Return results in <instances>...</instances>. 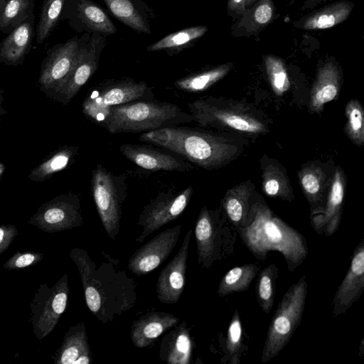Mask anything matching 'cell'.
Returning a JSON list of instances; mask_svg holds the SVG:
<instances>
[{"instance_id":"6da1fadb","label":"cell","mask_w":364,"mask_h":364,"mask_svg":"<svg viewBox=\"0 0 364 364\" xmlns=\"http://www.w3.org/2000/svg\"><path fill=\"white\" fill-rule=\"evenodd\" d=\"M69 255L79 271L86 305L101 323L112 322L134 306L136 283L124 271L112 262L97 266L79 247L71 250Z\"/></svg>"},{"instance_id":"7a4b0ae2","label":"cell","mask_w":364,"mask_h":364,"mask_svg":"<svg viewBox=\"0 0 364 364\" xmlns=\"http://www.w3.org/2000/svg\"><path fill=\"white\" fill-rule=\"evenodd\" d=\"M237 232L260 260H264L269 251L280 252L289 271L299 266L308 255L304 237L267 210H255L249 213L246 223Z\"/></svg>"},{"instance_id":"3957f363","label":"cell","mask_w":364,"mask_h":364,"mask_svg":"<svg viewBox=\"0 0 364 364\" xmlns=\"http://www.w3.org/2000/svg\"><path fill=\"white\" fill-rule=\"evenodd\" d=\"M139 139L204 168L219 165L228 154V146L218 136L185 126L177 125L144 132Z\"/></svg>"},{"instance_id":"277c9868","label":"cell","mask_w":364,"mask_h":364,"mask_svg":"<svg viewBox=\"0 0 364 364\" xmlns=\"http://www.w3.org/2000/svg\"><path fill=\"white\" fill-rule=\"evenodd\" d=\"M192 122V115L178 105L150 100L113 107L99 125L111 134H120L146 132Z\"/></svg>"},{"instance_id":"5b68a950","label":"cell","mask_w":364,"mask_h":364,"mask_svg":"<svg viewBox=\"0 0 364 364\" xmlns=\"http://www.w3.org/2000/svg\"><path fill=\"white\" fill-rule=\"evenodd\" d=\"M307 288L306 277L303 275L284 294L268 328L261 357L262 363L279 355L291 338L301 321Z\"/></svg>"},{"instance_id":"8992f818","label":"cell","mask_w":364,"mask_h":364,"mask_svg":"<svg viewBox=\"0 0 364 364\" xmlns=\"http://www.w3.org/2000/svg\"><path fill=\"white\" fill-rule=\"evenodd\" d=\"M195 238L198 263L201 269L213 265L232 254L237 231L222 218L220 211L211 210L204 205L195 224Z\"/></svg>"},{"instance_id":"52a82bcc","label":"cell","mask_w":364,"mask_h":364,"mask_svg":"<svg viewBox=\"0 0 364 364\" xmlns=\"http://www.w3.org/2000/svg\"><path fill=\"white\" fill-rule=\"evenodd\" d=\"M154 97L152 89L144 81L129 77L109 80L92 87L83 100L82 111L87 119L100 124L113 107Z\"/></svg>"},{"instance_id":"ba28073f","label":"cell","mask_w":364,"mask_h":364,"mask_svg":"<svg viewBox=\"0 0 364 364\" xmlns=\"http://www.w3.org/2000/svg\"><path fill=\"white\" fill-rule=\"evenodd\" d=\"M91 189L96 209L107 235L115 240L120 228L122 206L127 196L124 175L117 176L98 164L92 170Z\"/></svg>"},{"instance_id":"9c48e42d","label":"cell","mask_w":364,"mask_h":364,"mask_svg":"<svg viewBox=\"0 0 364 364\" xmlns=\"http://www.w3.org/2000/svg\"><path fill=\"white\" fill-rule=\"evenodd\" d=\"M70 287L68 274L63 277L51 287L41 284L36 291L30 304V322L36 337L41 341L55 328L67 305Z\"/></svg>"},{"instance_id":"30bf717a","label":"cell","mask_w":364,"mask_h":364,"mask_svg":"<svg viewBox=\"0 0 364 364\" xmlns=\"http://www.w3.org/2000/svg\"><path fill=\"white\" fill-rule=\"evenodd\" d=\"M88 33L58 43L46 51L38 78L41 90L53 97L70 73Z\"/></svg>"},{"instance_id":"8fae6325","label":"cell","mask_w":364,"mask_h":364,"mask_svg":"<svg viewBox=\"0 0 364 364\" xmlns=\"http://www.w3.org/2000/svg\"><path fill=\"white\" fill-rule=\"evenodd\" d=\"M105 46V36L97 33H88L70 73L52 98L64 105L70 102L97 70Z\"/></svg>"},{"instance_id":"7c38bea8","label":"cell","mask_w":364,"mask_h":364,"mask_svg":"<svg viewBox=\"0 0 364 364\" xmlns=\"http://www.w3.org/2000/svg\"><path fill=\"white\" fill-rule=\"evenodd\" d=\"M193 194V186H189L183 191L160 192L146 205L140 213L137 225L142 229L136 238L142 242L150 234L178 218L188 206Z\"/></svg>"},{"instance_id":"4fadbf2b","label":"cell","mask_w":364,"mask_h":364,"mask_svg":"<svg viewBox=\"0 0 364 364\" xmlns=\"http://www.w3.org/2000/svg\"><path fill=\"white\" fill-rule=\"evenodd\" d=\"M28 223L48 233L81 227L84 222L79 196L69 192L55 197L40 205Z\"/></svg>"},{"instance_id":"5bb4252c","label":"cell","mask_w":364,"mask_h":364,"mask_svg":"<svg viewBox=\"0 0 364 364\" xmlns=\"http://www.w3.org/2000/svg\"><path fill=\"white\" fill-rule=\"evenodd\" d=\"M181 228L179 224L167 228L143 245L129 259L128 269L137 276H143L158 268L173 250Z\"/></svg>"},{"instance_id":"9a60e30c","label":"cell","mask_w":364,"mask_h":364,"mask_svg":"<svg viewBox=\"0 0 364 364\" xmlns=\"http://www.w3.org/2000/svg\"><path fill=\"white\" fill-rule=\"evenodd\" d=\"M61 20L77 33L114 34L117 28L104 10L92 0H65Z\"/></svg>"},{"instance_id":"2e32d148","label":"cell","mask_w":364,"mask_h":364,"mask_svg":"<svg viewBox=\"0 0 364 364\" xmlns=\"http://www.w3.org/2000/svg\"><path fill=\"white\" fill-rule=\"evenodd\" d=\"M192 233L191 229L187 231L179 250L158 277L156 294L158 300L163 304L177 303L183 292Z\"/></svg>"},{"instance_id":"e0dca14e","label":"cell","mask_w":364,"mask_h":364,"mask_svg":"<svg viewBox=\"0 0 364 364\" xmlns=\"http://www.w3.org/2000/svg\"><path fill=\"white\" fill-rule=\"evenodd\" d=\"M188 108L193 122L203 127L224 125L248 133H259L264 130L263 124L259 121L245 116L230 114L218 107L213 99L197 100L189 103Z\"/></svg>"},{"instance_id":"ac0fdd59","label":"cell","mask_w":364,"mask_h":364,"mask_svg":"<svg viewBox=\"0 0 364 364\" xmlns=\"http://www.w3.org/2000/svg\"><path fill=\"white\" fill-rule=\"evenodd\" d=\"M119 151L128 160L144 169L186 172L193 168L191 163L174 154H171L149 146L123 144Z\"/></svg>"},{"instance_id":"d6986e66","label":"cell","mask_w":364,"mask_h":364,"mask_svg":"<svg viewBox=\"0 0 364 364\" xmlns=\"http://www.w3.org/2000/svg\"><path fill=\"white\" fill-rule=\"evenodd\" d=\"M364 290V242L355 248L348 269L338 287L333 301V315L345 313L362 295Z\"/></svg>"},{"instance_id":"ffe728a7","label":"cell","mask_w":364,"mask_h":364,"mask_svg":"<svg viewBox=\"0 0 364 364\" xmlns=\"http://www.w3.org/2000/svg\"><path fill=\"white\" fill-rule=\"evenodd\" d=\"M343 198L342 175L337 171L333 176L325 207L313 212L311 216V225L317 234L331 236L337 231L341 220Z\"/></svg>"},{"instance_id":"44dd1931","label":"cell","mask_w":364,"mask_h":364,"mask_svg":"<svg viewBox=\"0 0 364 364\" xmlns=\"http://www.w3.org/2000/svg\"><path fill=\"white\" fill-rule=\"evenodd\" d=\"M35 17L33 13L0 43V63L11 66L23 63L36 34Z\"/></svg>"},{"instance_id":"7402d4cb","label":"cell","mask_w":364,"mask_h":364,"mask_svg":"<svg viewBox=\"0 0 364 364\" xmlns=\"http://www.w3.org/2000/svg\"><path fill=\"white\" fill-rule=\"evenodd\" d=\"M178 321V317L168 312L151 311L143 314L132 325V343L137 348H146Z\"/></svg>"},{"instance_id":"603a6c76","label":"cell","mask_w":364,"mask_h":364,"mask_svg":"<svg viewBox=\"0 0 364 364\" xmlns=\"http://www.w3.org/2000/svg\"><path fill=\"white\" fill-rule=\"evenodd\" d=\"M52 358L55 364H90L92 362L91 348L83 322L68 328L60 346Z\"/></svg>"},{"instance_id":"cb8c5ba5","label":"cell","mask_w":364,"mask_h":364,"mask_svg":"<svg viewBox=\"0 0 364 364\" xmlns=\"http://www.w3.org/2000/svg\"><path fill=\"white\" fill-rule=\"evenodd\" d=\"M112 15L139 33H151L150 20L155 16L141 0H102Z\"/></svg>"},{"instance_id":"d4e9b609","label":"cell","mask_w":364,"mask_h":364,"mask_svg":"<svg viewBox=\"0 0 364 364\" xmlns=\"http://www.w3.org/2000/svg\"><path fill=\"white\" fill-rule=\"evenodd\" d=\"M192 350L191 329L183 321L163 338L159 357L161 361L169 364H188L191 363Z\"/></svg>"},{"instance_id":"484cf974","label":"cell","mask_w":364,"mask_h":364,"mask_svg":"<svg viewBox=\"0 0 364 364\" xmlns=\"http://www.w3.org/2000/svg\"><path fill=\"white\" fill-rule=\"evenodd\" d=\"M341 75L338 67L328 63L318 70L310 95V107L319 112L323 105L334 100L340 89Z\"/></svg>"},{"instance_id":"4316f807","label":"cell","mask_w":364,"mask_h":364,"mask_svg":"<svg viewBox=\"0 0 364 364\" xmlns=\"http://www.w3.org/2000/svg\"><path fill=\"white\" fill-rule=\"evenodd\" d=\"M353 6V4L348 1H337L309 14L295 23L304 30L330 28L346 21Z\"/></svg>"},{"instance_id":"83f0119b","label":"cell","mask_w":364,"mask_h":364,"mask_svg":"<svg viewBox=\"0 0 364 364\" xmlns=\"http://www.w3.org/2000/svg\"><path fill=\"white\" fill-rule=\"evenodd\" d=\"M77 146H63L52 153L40 164L36 166L28 175L33 181H44L53 174L70 166L78 154Z\"/></svg>"},{"instance_id":"f1b7e54d","label":"cell","mask_w":364,"mask_h":364,"mask_svg":"<svg viewBox=\"0 0 364 364\" xmlns=\"http://www.w3.org/2000/svg\"><path fill=\"white\" fill-rule=\"evenodd\" d=\"M208 30V28L205 26L185 28L167 35L154 43L149 45L146 49L151 52L164 50L172 56L191 46L195 41L204 36Z\"/></svg>"},{"instance_id":"f546056e","label":"cell","mask_w":364,"mask_h":364,"mask_svg":"<svg viewBox=\"0 0 364 364\" xmlns=\"http://www.w3.org/2000/svg\"><path fill=\"white\" fill-rule=\"evenodd\" d=\"M232 64L226 63L192 73L173 82L178 90L186 92L196 93L204 91L223 78L230 70Z\"/></svg>"},{"instance_id":"4dcf8cb0","label":"cell","mask_w":364,"mask_h":364,"mask_svg":"<svg viewBox=\"0 0 364 364\" xmlns=\"http://www.w3.org/2000/svg\"><path fill=\"white\" fill-rule=\"evenodd\" d=\"M260 268L255 264H245L230 269L221 279L217 294L225 296L235 292L247 291Z\"/></svg>"},{"instance_id":"1f68e13d","label":"cell","mask_w":364,"mask_h":364,"mask_svg":"<svg viewBox=\"0 0 364 364\" xmlns=\"http://www.w3.org/2000/svg\"><path fill=\"white\" fill-rule=\"evenodd\" d=\"M35 0H6L0 14V31L10 33L34 13Z\"/></svg>"},{"instance_id":"d6a6232c","label":"cell","mask_w":364,"mask_h":364,"mask_svg":"<svg viewBox=\"0 0 364 364\" xmlns=\"http://www.w3.org/2000/svg\"><path fill=\"white\" fill-rule=\"evenodd\" d=\"M65 0H44L36 29V41L43 43L52 33L58 22Z\"/></svg>"},{"instance_id":"836d02e7","label":"cell","mask_w":364,"mask_h":364,"mask_svg":"<svg viewBox=\"0 0 364 364\" xmlns=\"http://www.w3.org/2000/svg\"><path fill=\"white\" fill-rule=\"evenodd\" d=\"M259 272L256 297L260 309L264 314H269L274 305L279 269L274 264H271Z\"/></svg>"},{"instance_id":"e575fe53","label":"cell","mask_w":364,"mask_h":364,"mask_svg":"<svg viewBox=\"0 0 364 364\" xmlns=\"http://www.w3.org/2000/svg\"><path fill=\"white\" fill-rule=\"evenodd\" d=\"M243 330L240 313L235 309L229 323L225 340V359L230 364H237L245 350Z\"/></svg>"},{"instance_id":"d590c367","label":"cell","mask_w":364,"mask_h":364,"mask_svg":"<svg viewBox=\"0 0 364 364\" xmlns=\"http://www.w3.org/2000/svg\"><path fill=\"white\" fill-rule=\"evenodd\" d=\"M264 65L273 91L282 95L290 87V80L284 61L272 55L264 58Z\"/></svg>"},{"instance_id":"8d00e7d4","label":"cell","mask_w":364,"mask_h":364,"mask_svg":"<svg viewBox=\"0 0 364 364\" xmlns=\"http://www.w3.org/2000/svg\"><path fill=\"white\" fill-rule=\"evenodd\" d=\"M223 207L226 218L236 231L245 225L249 214L245 196L228 194L223 200Z\"/></svg>"},{"instance_id":"74e56055","label":"cell","mask_w":364,"mask_h":364,"mask_svg":"<svg viewBox=\"0 0 364 364\" xmlns=\"http://www.w3.org/2000/svg\"><path fill=\"white\" fill-rule=\"evenodd\" d=\"M347 122L346 132L349 139L356 145L364 142L363 109L358 100H350L346 107Z\"/></svg>"},{"instance_id":"f35d334b","label":"cell","mask_w":364,"mask_h":364,"mask_svg":"<svg viewBox=\"0 0 364 364\" xmlns=\"http://www.w3.org/2000/svg\"><path fill=\"white\" fill-rule=\"evenodd\" d=\"M274 15V5L272 0H260L248 12L246 23L251 31H256L269 24Z\"/></svg>"},{"instance_id":"ab89813d","label":"cell","mask_w":364,"mask_h":364,"mask_svg":"<svg viewBox=\"0 0 364 364\" xmlns=\"http://www.w3.org/2000/svg\"><path fill=\"white\" fill-rule=\"evenodd\" d=\"M43 258V254L35 252L18 251L4 263V268L8 270L22 269L36 265Z\"/></svg>"},{"instance_id":"60d3db41","label":"cell","mask_w":364,"mask_h":364,"mask_svg":"<svg viewBox=\"0 0 364 364\" xmlns=\"http://www.w3.org/2000/svg\"><path fill=\"white\" fill-rule=\"evenodd\" d=\"M301 183L306 193L315 198L320 191L321 183L317 174L311 171H307L302 174Z\"/></svg>"},{"instance_id":"b9f144b4","label":"cell","mask_w":364,"mask_h":364,"mask_svg":"<svg viewBox=\"0 0 364 364\" xmlns=\"http://www.w3.org/2000/svg\"><path fill=\"white\" fill-rule=\"evenodd\" d=\"M18 234L17 228L14 225H0V255L8 249Z\"/></svg>"},{"instance_id":"7bdbcfd3","label":"cell","mask_w":364,"mask_h":364,"mask_svg":"<svg viewBox=\"0 0 364 364\" xmlns=\"http://www.w3.org/2000/svg\"><path fill=\"white\" fill-rule=\"evenodd\" d=\"M280 188V183L276 178H268L264 183V191L269 196H278Z\"/></svg>"},{"instance_id":"ee69618b","label":"cell","mask_w":364,"mask_h":364,"mask_svg":"<svg viewBox=\"0 0 364 364\" xmlns=\"http://www.w3.org/2000/svg\"><path fill=\"white\" fill-rule=\"evenodd\" d=\"M228 9L237 14H245L247 11L246 0H228Z\"/></svg>"},{"instance_id":"f6af8a7d","label":"cell","mask_w":364,"mask_h":364,"mask_svg":"<svg viewBox=\"0 0 364 364\" xmlns=\"http://www.w3.org/2000/svg\"><path fill=\"white\" fill-rule=\"evenodd\" d=\"M326 1L327 0H308L303 5L302 9H306L315 6L317 4H320Z\"/></svg>"},{"instance_id":"bcb514c9","label":"cell","mask_w":364,"mask_h":364,"mask_svg":"<svg viewBox=\"0 0 364 364\" xmlns=\"http://www.w3.org/2000/svg\"><path fill=\"white\" fill-rule=\"evenodd\" d=\"M2 90L0 89V121H1V116H3L4 114H5L6 113V110L3 108L2 107V102H3V95H2Z\"/></svg>"},{"instance_id":"7dc6e473","label":"cell","mask_w":364,"mask_h":364,"mask_svg":"<svg viewBox=\"0 0 364 364\" xmlns=\"http://www.w3.org/2000/svg\"><path fill=\"white\" fill-rule=\"evenodd\" d=\"M5 170H6L5 164L1 163V162H0V180H1L4 173L5 171Z\"/></svg>"},{"instance_id":"c3c4849f","label":"cell","mask_w":364,"mask_h":364,"mask_svg":"<svg viewBox=\"0 0 364 364\" xmlns=\"http://www.w3.org/2000/svg\"><path fill=\"white\" fill-rule=\"evenodd\" d=\"M257 0H246V8L252 6Z\"/></svg>"},{"instance_id":"681fc988","label":"cell","mask_w":364,"mask_h":364,"mask_svg":"<svg viewBox=\"0 0 364 364\" xmlns=\"http://www.w3.org/2000/svg\"><path fill=\"white\" fill-rule=\"evenodd\" d=\"M5 3H6V0H0V14L4 6Z\"/></svg>"}]
</instances>
